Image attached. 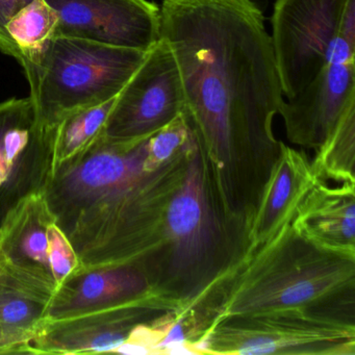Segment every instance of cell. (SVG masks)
Instances as JSON below:
<instances>
[{
	"label": "cell",
	"instance_id": "1",
	"mask_svg": "<svg viewBox=\"0 0 355 355\" xmlns=\"http://www.w3.org/2000/svg\"><path fill=\"white\" fill-rule=\"evenodd\" d=\"M159 9L182 113L224 216L247 232L284 143L273 132L284 96L265 16L254 0H163Z\"/></svg>",
	"mask_w": 355,
	"mask_h": 355
},
{
	"label": "cell",
	"instance_id": "23",
	"mask_svg": "<svg viewBox=\"0 0 355 355\" xmlns=\"http://www.w3.org/2000/svg\"><path fill=\"white\" fill-rule=\"evenodd\" d=\"M32 0H0V53L14 58L21 63V53L8 34L7 26L10 20Z\"/></svg>",
	"mask_w": 355,
	"mask_h": 355
},
{
	"label": "cell",
	"instance_id": "10",
	"mask_svg": "<svg viewBox=\"0 0 355 355\" xmlns=\"http://www.w3.org/2000/svg\"><path fill=\"white\" fill-rule=\"evenodd\" d=\"M55 130L41 122L30 97L0 103V223L18 203L44 193Z\"/></svg>",
	"mask_w": 355,
	"mask_h": 355
},
{
	"label": "cell",
	"instance_id": "14",
	"mask_svg": "<svg viewBox=\"0 0 355 355\" xmlns=\"http://www.w3.org/2000/svg\"><path fill=\"white\" fill-rule=\"evenodd\" d=\"M153 291L144 272L134 265L80 269L59 286L44 321L67 319L115 306Z\"/></svg>",
	"mask_w": 355,
	"mask_h": 355
},
{
	"label": "cell",
	"instance_id": "15",
	"mask_svg": "<svg viewBox=\"0 0 355 355\" xmlns=\"http://www.w3.org/2000/svg\"><path fill=\"white\" fill-rule=\"evenodd\" d=\"M315 180L309 157L282 143L247 232L249 255L292 221Z\"/></svg>",
	"mask_w": 355,
	"mask_h": 355
},
{
	"label": "cell",
	"instance_id": "6",
	"mask_svg": "<svg viewBox=\"0 0 355 355\" xmlns=\"http://www.w3.org/2000/svg\"><path fill=\"white\" fill-rule=\"evenodd\" d=\"M197 355H355V311L302 309L232 315L192 344Z\"/></svg>",
	"mask_w": 355,
	"mask_h": 355
},
{
	"label": "cell",
	"instance_id": "19",
	"mask_svg": "<svg viewBox=\"0 0 355 355\" xmlns=\"http://www.w3.org/2000/svg\"><path fill=\"white\" fill-rule=\"evenodd\" d=\"M115 99L78 110L60 122L53 145V169L82 155L103 135Z\"/></svg>",
	"mask_w": 355,
	"mask_h": 355
},
{
	"label": "cell",
	"instance_id": "18",
	"mask_svg": "<svg viewBox=\"0 0 355 355\" xmlns=\"http://www.w3.org/2000/svg\"><path fill=\"white\" fill-rule=\"evenodd\" d=\"M315 180L355 184V103L343 114L311 162Z\"/></svg>",
	"mask_w": 355,
	"mask_h": 355
},
{
	"label": "cell",
	"instance_id": "20",
	"mask_svg": "<svg viewBox=\"0 0 355 355\" xmlns=\"http://www.w3.org/2000/svg\"><path fill=\"white\" fill-rule=\"evenodd\" d=\"M57 26V13L45 0H32L10 20L7 32L21 53L20 65L44 49Z\"/></svg>",
	"mask_w": 355,
	"mask_h": 355
},
{
	"label": "cell",
	"instance_id": "9",
	"mask_svg": "<svg viewBox=\"0 0 355 355\" xmlns=\"http://www.w3.org/2000/svg\"><path fill=\"white\" fill-rule=\"evenodd\" d=\"M184 109L175 59L167 42L159 38L116 97L103 136L113 141L149 138Z\"/></svg>",
	"mask_w": 355,
	"mask_h": 355
},
{
	"label": "cell",
	"instance_id": "17",
	"mask_svg": "<svg viewBox=\"0 0 355 355\" xmlns=\"http://www.w3.org/2000/svg\"><path fill=\"white\" fill-rule=\"evenodd\" d=\"M53 293L15 271L0 257V325L36 332Z\"/></svg>",
	"mask_w": 355,
	"mask_h": 355
},
{
	"label": "cell",
	"instance_id": "13",
	"mask_svg": "<svg viewBox=\"0 0 355 355\" xmlns=\"http://www.w3.org/2000/svg\"><path fill=\"white\" fill-rule=\"evenodd\" d=\"M355 62L327 64L280 107L288 140L317 150L343 114L355 103Z\"/></svg>",
	"mask_w": 355,
	"mask_h": 355
},
{
	"label": "cell",
	"instance_id": "12",
	"mask_svg": "<svg viewBox=\"0 0 355 355\" xmlns=\"http://www.w3.org/2000/svg\"><path fill=\"white\" fill-rule=\"evenodd\" d=\"M58 16L55 36L147 53L161 38V9L150 0H45Z\"/></svg>",
	"mask_w": 355,
	"mask_h": 355
},
{
	"label": "cell",
	"instance_id": "3",
	"mask_svg": "<svg viewBox=\"0 0 355 355\" xmlns=\"http://www.w3.org/2000/svg\"><path fill=\"white\" fill-rule=\"evenodd\" d=\"M248 257L246 232L224 216L197 138L147 270L151 288L180 309L194 304L225 293Z\"/></svg>",
	"mask_w": 355,
	"mask_h": 355
},
{
	"label": "cell",
	"instance_id": "2",
	"mask_svg": "<svg viewBox=\"0 0 355 355\" xmlns=\"http://www.w3.org/2000/svg\"><path fill=\"white\" fill-rule=\"evenodd\" d=\"M149 138L113 141L101 135L53 169L43 195L82 269L134 265L146 275L159 252L166 211L197 137L153 171L144 168Z\"/></svg>",
	"mask_w": 355,
	"mask_h": 355
},
{
	"label": "cell",
	"instance_id": "5",
	"mask_svg": "<svg viewBox=\"0 0 355 355\" xmlns=\"http://www.w3.org/2000/svg\"><path fill=\"white\" fill-rule=\"evenodd\" d=\"M145 55L135 49L55 36L20 66L39 119L57 128L70 114L117 97Z\"/></svg>",
	"mask_w": 355,
	"mask_h": 355
},
{
	"label": "cell",
	"instance_id": "4",
	"mask_svg": "<svg viewBox=\"0 0 355 355\" xmlns=\"http://www.w3.org/2000/svg\"><path fill=\"white\" fill-rule=\"evenodd\" d=\"M302 309L355 311V255L317 244L291 221L230 280L219 321Z\"/></svg>",
	"mask_w": 355,
	"mask_h": 355
},
{
	"label": "cell",
	"instance_id": "22",
	"mask_svg": "<svg viewBox=\"0 0 355 355\" xmlns=\"http://www.w3.org/2000/svg\"><path fill=\"white\" fill-rule=\"evenodd\" d=\"M176 311V309H175ZM175 311H170L151 323L137 325L115 353L130 355H159V344L173 323Z\"/></svg>",
	"mask_w": 355,
	"mask_h": 355
},
{
	"label": "cell",
	"instance_id": "8",
	"mask_svg": "<svg viewBox=\"0 0 355 355\" xmlns=\"http://www.w3.org/2000/svg\"><path fill=\"white\" fill-rule=\"evenodd\" d=\"M0 257L15 271L53 293L82 269L76 249L43 194L28 197L3 218Z\"/></svg>",
	"mask_w": 355,
	"mask_h": 355
},
{
	"label": "cell",
	"instance_id": "24",
	"mask_svg": "<svg viewBox=\"0 0 355 355\" xmlns=\"http://www.w3.org/2000/svg\"><path fill=\"white\" fill-rule=\"evenodd\" d=\"M34 331L0 325V354H34Z\"/></svg>",
	"mask_w": 355,
	"mask_h": 355
},
{
	"label": "cell",
	"instance_id": "7",
	"mask_svg": "<svg viewBox=\"0 0 355 355\" xmlns=\"http://www.w3.org/2000/svg\"><path fill=\"white\" fill-rule=\"evenodd\" d=\"M271 24L284 98L327 64L355 62V0H275Z\"/></svg>",
	"mask_w": 355,
	"mask_h": 355
},
{
	"label": "cell",
	"instance_id": "16",
	"mask_svg": "<svg viewBox=\"0 0 355 355\" xmlns=\"http://www.w3.org/2000/svg\"><path fill=\"white\" fill-rule=\"evenodd\" d=\"M301 234L326 248L355 255V184L315 180L292 220Z\"/></svg>",
	"mask_w": 355,
	"mask_h": 355
},
{
	"label": "cell",
	"instance_id": "11",
	"mask_svg": "<svg viewBox=\"0 0 355 355\" xmlns=\"http://www.w3.org/2000/svg\"><path fill=\"white\" fill-rule=\"evenodd\" d=\"M180 309L155 291L115 306L67 319L44 321L33 338L34 354L115 353L139 324Z\"/></svg>",
	"mask_w": 355,
	"mask_h": 355
},
{
	"label": "cell",
	"instance_id": "21",
	"mask_svg": "<svg viewBox=\"0 0 355 355\" xmlns=\"http://www.w3.org/2000/svg\"><path fill=\"white\" fill-rule=\"evenodd\" d=\"M194 136L184 113L174 118L149 138L144 168L153 171L169 161L180 148L188 144Z\"/></svg>",
	"mask_w": 355,
	"mask_h": 355
}]
</instances>
